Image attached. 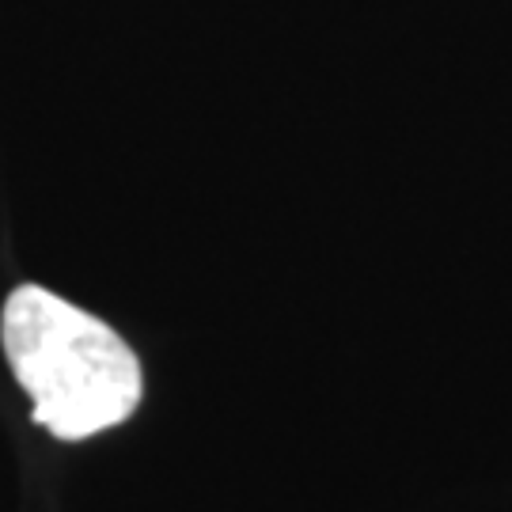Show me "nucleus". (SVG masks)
<instances>
[{"mask_svg": "<svg viewBox=\"0 0 512 512\" xmlns=\"http://www.w3.org/2000/svg\"><path fill=\"white\" fill-rule=\"evenodd\" d=\"M0 342L35 403V425L57 440H88L141 406L145 376L126 338L42 285L8 293Z\"/></svg>", "mask_w": 512, "mask_h": 512, "instance_id": "1", "label": "nucleus"}]
</instances>
